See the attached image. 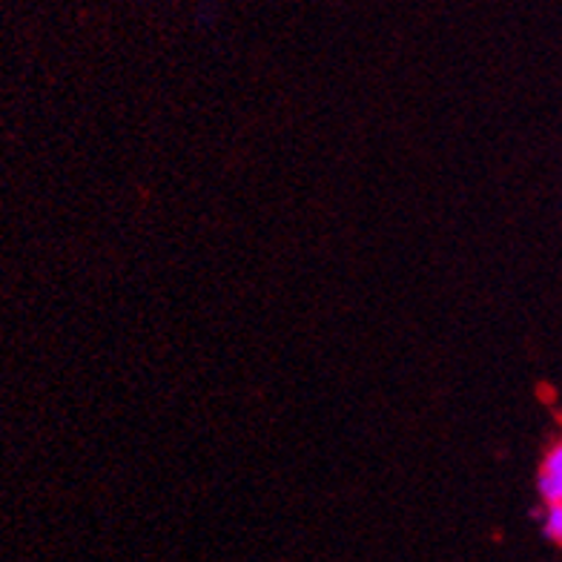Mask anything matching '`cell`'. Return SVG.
Instances as JSON below:
<instances>
[{
	"mask_svg": "<svg viewBox=\"0 0 562 562\" xmlns=\"http://www.w3.org/2000/svg\"><path fill=\"white\" fill-rule=\"evenodd\" d=\"M542 531L551 542L562 546V503H546L542 510Z\"/></svg>",
	"mask_w": 562,
	"mask_h": 562,
	"instance_id": "7a4b0ae2",
	"label": "cell"
},
{
	"mask_svg": "<svg viewBox=\"0 0 562 562\" xmlns=\"http://www.w3.org/2000/svg\"><path fill=\"white\" fill-rule=\"evenodd\" d=\"M537 488H540L542 503H562V439L542 459Z\"/></svg>",
	"mask_w": 562,
	"mask_h": 562,
	"instance_id": "6da1fadb",
	"label": "cell"
}]
</instances>
